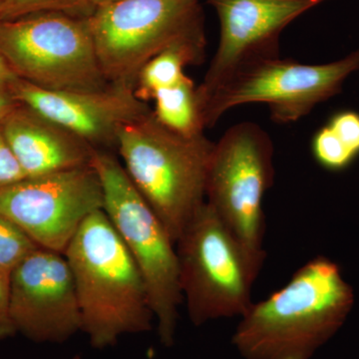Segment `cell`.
<instances>
[{"instance_id":"6da1fadb","label":"cell","mask_w":359,"mask_h":359,"mask_svg":"<svg viewBox=\"0 0 359 359\" xmlns=\"http://www.w3.org/2000/svg\"><path fill=\"white\" fill-rule=\"evenodd\" d=\"M355 295L339 264L318 256L242 316L231 344L244 359H311L353 311Z\"/></svg>"},{"instance_id":"7a4b0ae2","label":"cell","mask_w":359,"mask_h":359,"mask_svg":"<svg viewBox=\"0 0 359 359\" xmlns=\"http://www.w3.org/2000/svg\"><path fill=\"white\" fill-rule=\"evenodd\" d=\"M65 256L74 278L82 332L94 348L152 330L154 313L143 276L104 210L85 219Z\"/></svg>"},{"instance_id":"3957f363","label":"cell","mask_w":359,"mask_h":359,"mask_svg":"<svg viewBox=\"0 0 359 359\" xmlns=\"http://www.w3.org/2000/svg\"><path fill=\"white\" fill-rule=\"evenodd\" d=\"M214 147L204 133L187 137L167 129L153 110L118 134L116 149L125 172L175 244L205 203Z\"/></svg>"},{"instance_id":"277c9868","label":"cell","mask_w":359,"mask_h":359,"mask_svg":"<svg viewBox=\"0 0 359 359\" xmlns=\"http://www.w3.org/2000/svg\"><path fill=\"white\" fill-rule=\"evenodd\" d=\"M91 166L102 185L104 212L143 276L161 344L172 346L183 302L176 244L118 158L96 149Z\"/></svg>"},{"instance_id":"5b68a950","label":"cell","mask_w":359,"mask_h":359,"mask_svg":"<svg viewBox=\"0 0 359 359\" xmlns=\"http://www.w3.org/2000/svg\"><path fill=\"white\" fill-rule=\"evenodd\" d=\"M180 285L195 327L243 316L261 268L205 203L176 242Z\"/></svg>"},{"instance_id":"8992f818","label":"cell","mask_w":359,"mask_h":359,"mask_svg":"<svg viewBox=\"0 0 359 359\" xmlns=\"http://www.w3.org/2000/svg\"><path fill=\"white\" fill-rule=\"evenodd\" d=\"M89 25L108 83L131 89L142 68L161 52L205 42L199 0H120L96 7Z\"/></svg>"},{"instance_id":"52a82bcc","label":"cell","mask_w":359,"mask_h":359,"mask_svg":"<svg viewBox=\"0 0 359 359\" xmlns=\"http://www.w3.org/2000/svg\"><path fill=\"white\" fill-rule=\"evenodd\" d=\"M0 52L16 76L51 91H98L101 69L89 18L41 13L0 21Z\"/></svg>"},{"instance_id":"ba28073f","label":"cell","mask_w":359,"mask_h":359,"mask_svg":"<svg viewBox=\"0 0 359 359\" xmlns=\"http://www.w3.org/2000/svg\"><path fill=\"white\" fill-rule=\"evenodd\" d=\"M359 70V49L327 65H304L280 57L244 66L203 96H197L203 123L212 128L226 111L244 104H266L273 121L287 124L341 91Z\"/></svg>"},{"instance_id":"9c48e42d","label":"cell","mask_w":359,"mask_h":359,"mask_svg":"<svg viewBox=\"0 0 359 359\" xmlns=\"http://www.w3.org/2000/svg\"><path fill=\"white\" fill-rule=\"evenodd\" d=\"M273 175V142L259 125L240 123L215 143L205 203L261 269L266 257L263 203Z\"/></svg>"},{"instance_id":"30bf717a","label":"cell","mask_w":359,"mask_h":359,"mask_svg":"<svg viewBox=\"0 0 359 359\" xmlns=\"http://www.w3.org/2000/svg\"><path fill=\"white\" fill-rule=\"evenodd\" d=\"M103 205L102 185L91 165L0 188V214L39 247L61 254L85 219Z\"/></svg>"},{"instance_id":"8fae6325","label":"cell","mask_w":359,"mask_h":359,"mask_svg":"<svg viewBox=\"0 0 359 359\" xmlns=\"http://www.w3.org/2000/svg\"><path fill=\"white\" fill-rule=\"evenodd\" d=\"M9 311L16 334L62 344L82 332L72 271L65 254L37 248L11 273Z\"/></svg>"},{"instance_id":"7c38bea8","label":"cell","mask_w":359,"mask_h":359,"mask_svg":"<svg viewBox=\"0 0 359 359\" xmlns=\"http://www.w3.org/2000/svg\"><path fill=\"white\" fill-rule=\"evenodd\" d=\"M218 13L221 35L204 80L203 96L244 66L280 57L283 30L323 0H208Z\"/></svg>"},{"instance_id":"4fadbf2b","label":"cell","mask_w":359,"mask_h":359,"mask_svg":"<svg viewBox=\"0 0 359 359\" xmlns=\"http://www.w3.org/2000/svg\"><path fill=\"white\" fill-rule=\"evenodd\" d=\"M9 89L18 103L69 130L97 150L116 148L120 130L152 110L134 89L115 85L98 91H51L18 78Z\"/></svg>"},{"instance_id":"5bb4252c","label":"cell","mask_w":359,"mask_h":359,"mask_svg":"<svg viewBox=\"0 0 359 359\" xmlns=\"http://www.w3.org/2000/svg\"><path fill=\"white\" fill-rule=\"evenodd\" d=\"M1 125L26 178L91 165L96 149L22 104L4 118Z\"/></svg>"},{"instance_id":"9a60e30c","label":"cell","mask_w":359,"mask_h":359,"mask_svg":"<svg viewBox=\"0 0 359 359\" xmlns=\"http://www.w3.org/2000/svg\"><path fill=\"white\" fill-rule=\"evenodd\" d=\"M205 48V42H186L161 52L139 73L134 89L136 96L148 103L156 92L178 83L186 75V66L203 62Z\"/></svg>"},{"instance_id":"2e32d148","label":"cell","mask_w":359,"mask_h":359,"mask_svg":"<svg viewBox=\"0 0 359 359\" xmlns=\"http://www.w3.org/2000/svg\"><path fill=\"white\" fill-rule=\"evenodd\" d=\"M153 110L156 119L167 129L182 136L204 133L197 98V87L190 77L184 76L173 86L156 92Z\"/></svg>"},{"instance_id":"e0dca14e","label":"cell","mask_w":359,"mask_h":359,"mask_svg":"<svg viewBox=\"0 0 359 359\" xmlns=\"http://www.w3.org/2000/svg\"><path fill=\"white\" fill-rule=\"evenodd\" d=\"M95 11L91 0H4L0 21L18 20L30 14L59 13L90 18Z\"/></svg>"},{"instance_id":"ac0fdd59","label":"cell","mask_w":359,"mask_h":359,"mask_svg":"<svg viewBox=\"0 0 359 359\" xmlns=\"http://www.w3.org/2000/svg\"><path fill=\"white\" fill-rule=\"evenodd\" d=\"M39 248L22 229L0 214V269L11 275L30 254Z\"/></svg>"},{"instance_id":"d6986e66","label":"cell","mask_w":359,"mask_h":359,"mask_svg":"<svg viewBox=\"0 0 359 359\" xmlns=\"http://www.w3.org/2000/svg\"><path fill=\"white\" fill-rule=\"evenodd\" d=\"M313 153L318 164L332 171L344 169L355 159L342 145L328 125L320 129L314 136Z\"/></svg>"},{"instance_id":"ffe728a7","label":"cell","mask_w":359,"mask_h":359,"mask_svg":"<svg viewBox=\"0 0 359 359\" xmlns=\"http://www.w3.org/2000/svg\"><path fill=\"white\" fill-rule=\"evenodd\" d=\"M342 145L354 156L359 155V114L346 111L335 115L328 123Z\"/></svg>"},{"instance_id":"44dd1931","label":"cell","mask_w":359,"mask_h":359,"mask_svg":"<svg viewBox=\"0 0 359 359\" xmlns=\"http://www.w3.org/2000/svg\"><path fill=\"white\" fill-rule=\"evenodd\" d=\"M26 178L13 149L7 141L0 121V188Z\"/></svg>"},{"instance_id":"7402d4cb","label":"cell","mask_w":359,"mask_h":359,"mask_svg":"<svg viewBox=\"0 0 359 359\" xmlns=\"http://www.w3.org/2000/svg\"><path fill=\"white\" fill-rule=\"evenodd\" d=\"M11 275L0 269V340L16 334L9 311Z\"/></svg>"},{"instance_id":"603a6c76","label":"cell","mask_w":359,"mask_h":359,"mask_svg":"<svg viewBox=\"0 0 359 359\" xmlns=\"http://www.w3.org/2000/svg\"><path fill=\"white\" fill-rule=\"evenodd\" d=\"M20 103L14 98L11 89L0 88V121L13 112Z\"/></svg>"},{"instance_id":"cb8c5ba5","label":"cell","mask_w":359,"mask_h":359,"mask_svg":"<svg viewBox=\"0 0 359 359\" xmlns=\"http://www.w3.org/2000/svg\"><path fill=\"white\" fill-rule=\"evenodd\" d=\"M16 79L18 77L0 52V88H8Z\"/></svg>"},{"instance_id":"d4e9b609","label":"cell","mask_w":359,"mask_h":359,"mask_svg":"<svg viewBox=\"0 0 359 359\" xmlns=\"http://www.w3.org/2000/svg\"><path fill=\"white\" fill-rule=\"evenodd\" d=\"M120 1V0H91L94 7H100L108 6V4H114V2Z\"/></svg>"},{"instance_id":"484cf974","label":"cell","mask_w":359,"mask_h":359,"mask_svg":"<svg viewBox=\"0 0 359 359\" xmlns=\"http://www.w3.org/2000/svg\"><path fill=\"white\" fill-rule=\"evenodd\" d=\"M70 359H81V356L80 355H74L72 358Z\"/></svg>"},{"instance_id":"4316f807","label":"cell","mask_w":359,"mask_h":359,"mask_svg":"<svg viewBox=\"0 0 359 359\" xmlns=\"http://www.w3.org/2000/svg\"><path fill=\"white\" fill-rule=\"evenodd\" d=\"M2 2H4V0H0V13H1Z\"/></svg>"}]
</instances>
